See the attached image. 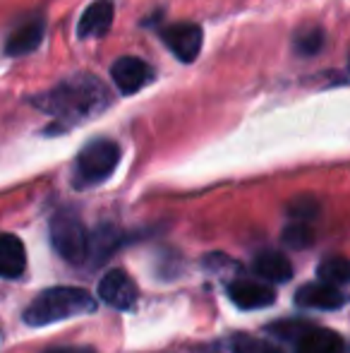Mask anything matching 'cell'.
I'll list each match as a JSON object with an SVG mask.
<instances>
[{"mask_svg":"<svg viewBox=\"0 0 350 353\" xmlns=\"http://www.w3.org/2000/svg\"><path fill=\"white\" fill-rule=\"evenodd\" d=\"M154 77H156L154 68L146 65L142 58H135V56H122L111 65V79L116 82V87L120 89V94H125V97L144 89L146 84L154 82Z\"/></svg>","mask_w":350,"mask_h":353,"instance_id":"obj_6","label":"cell"},{"mask_svg":"<svg viewBox=\"0 0 350 353\" xmlns=\"http://www.w3.org/2000/svg\"><path fill=\"white\" fill-rule=\"evenodd\" d=\"M233 349H235V353H283L281 349H276L274 344H269V341L254 339V336H248V334L235 336Z\"/></svg>","mask_w":350,"mask_h":353,"instance_id":"obj_17","label":"cell"},{"mask_svg":"<svg viewBox=\"0 0 350 353\" xmlns=\"http://www.w3.org/2000/svg\"><path fill=\"white\" fill-rule=\"evenodd\" d=\"M252 267H254V272L266 281L285 283V281L293 279V265H290L288 257L281 255V252H274V250L259 252V255L254 257Z\"/></svg>","mask_w":350,"mask_h":353,"instance_id":"obj_14","label":"cell"},{"mask_svg":"<svg viewBox=\"0 0 350 353\" xmlns=\"http://www.w3.org/2000/svg\"><path fill=\"white\" fill-rule=\"evenodd\" d=\"M51 243L67 262H82L89 255V233L75 212H58L51 219Z\"/></svg>","mask_w":350,"mask_h":353,"instance_id":"obj_4","label":"cell"},{"mask_svg":"<svg viewBox=\"0 0 350 353\" xmlns=\"http://www.w3.org/2000/svg\"><path fill=\"white\" fill-rule=\"evenodd\" d=\"M228 298L240 310H259L276 301V291L259 281H233L228 286Z\"/></svg>","mask_w":350,"mask_h":353,"instance_id":"obj_9","label":"cell"},{"mask_svg":"<svg viewBox=\"0 0 350 353\" xmlns=\"http://www.w3.org/2000/svg\"><path fill=\"white\" fill-rule=\"evenodd\" d=\"M283 243L295 250H303L312 243V231H309L307 223H290L283 231Z\"/></svg>","mask_w":350,"mask_h":353,"instance_id":"obj_18","label":"cell"},{"mask_svg":"<svg viewBox=\"0 0 350 353\" xmlns=\"http://www.w3.org/2000/svg\"><path fill=\"white\" fill-rule=\"evenodd\" d=\"M43 353H96L89 346H58V349H51V351H43Z\"/></svg>","mask_w":350,"mask_h":353,"instance_id":"obj_20","label":"cell"},{"mask_svg":"<svg viewBox=\"0 0 350 353\" xmlns=\"http://www.w3.org/2000/svg\"><path fill=\"white\" fill-rule=\"evenodd\" d=\"M98 303L85 291L72 286H56L39 293L24 310V322L32 327L53 325V322L70 320L77 315H89L96 310Z\"/></svg>","mask_w":350,"mask_h":353,"instance_id":"obj_2","label":"cell"},{"mask_svg":"<svg viewBox=\"0 0 350 353\" xmlns=\"http://www.w3.org/2000/svg\"><path fill=\"white\" fill-rule=\"evenodd\" d=\"M113 24V3L111 0H94L82 12L77 24V37L80 39H96L111 29Z\"/></svg>","mask_w":350,"mask_h":353,"instance_id":"obj_11","label":"cell"},{"mask_svg":"<svg viewBox=\"0 0 350 353\" xmlns=\"http://www.w3.org/2000/svg\"><path fill=\"white\" fill-rule=\"evenodd\" d=\"M161 39L168 46L180 63H192L201 51V41H204V32L199 24L195 22H180L171 24V27L161 29Z\"/></svg>","mask_w":350,"mask_h":353,"instance_id":"obj_5","label":"cell"},{"mask_svg":"<svg viewBox=\"0 0 350 353\" xmlns=\"http://www.w3.org/2000/svg\"><path fill=\"white\" fill-rule=\"evenodd\" d=\"M346 344H343L341 334L331 330H312L305 327L298 334V353H343Z\"/></svg>","mask_w":350,"mask_h":353,"instance_id":"obj_12","label":"cell"},{"mask_svg":"<svg viewBox=\"0 0 350 353\" xmlns=\"http://www.w3.org/2000/svg\"><path fill=\"white\" fill-rule=\"evenodd\" d=\"M324 41H327V34L319 27H307L295 37V51L300 56H317L324 48Z\"/></svg>","mask_w":350,"mask_h":353,"instance_id":"obj_16","label":"cell"},{"mask_svg":"<svg viewBox=\"0 0 350 353\" xmlns=\"http://www.w3.org/2000/svg\"><path fill=\"white\" fill-rule=\"evenodd\" d=\"M120 161V147L113 140H91L75 161V185H98L116 171Z\"/></svg>","mask_w":350,"mask_h":353,"instance_id":"obj_3","label":"cell"},{"mask_svg":"<svg viewBox=\"0 0 350 353\" xmlns=\"http://www.w3.org/2000/svg\"><path fill=\"white\" fill-rule=\"evenodd\" d=\"M108 99H111L108 89L94 74H77V77L63 79L51 92L34 97L32 103L56 118L77 123L103 111L108 106Z\"/></svg>","mask_w":350,"mask_h":353,"instance_id":"obj_1","label":"cell"},{"mask_svg":"<svg viewBox=\"0 0 350 353\" xmlns=\"http://www.w3.org/2000/svg\"><path fill=\"white\" fill-rule=\"evenodd\" d=\"M24 267H27L24 243L17 236H12V233L0 236V276L17 279V276H22Z\"/></svg>","mask_w":350,"mask_h":353,"instance_id":"obj_13","label":"cell"},{"mask_svg":"<svg viewBox=\"0 0 350 353\" xmlns=\"http://www.w3.org/2000/svg\"><path fill=\"white\" fill-rule=\"evenodd\" d=\"M43 34H46V22L41 17L34 19H24L22 24L10 32V37L5 39V53L10 58H19L27 56V53L36 51L43 41Z\"/></svg>","mask_w":350,"mask_h":353,"instance_id":"obj_8","label":"cell"},{"mask_svg":"<svg viewBox=\"0 0 350 353\" xmlns=\"http://www.w3.org/2000/svg\"><path fill=\"white\" fill-rule=\"evenodd\" d=\"M295 301L303 307H312V310H338L343 307L346 298L331 283H305L295 293Z\"/></svg>","mask_w":350,"mask_h":353,"instance_id":"obj_10","label":"cell"},{"mask_svg":"<svg viewBox=\"0 0 350 353\" xmlns=\"http://www.w3.org/2000/svg\"><path fill=\"white\" fill-rule=\"evenodd\" d=\"M98 298L116 310H130L137 303V286L122 270H111L98 281Z\"/></svg>","mask_w":350,"mask_h":353,"instance_id":"obj_7","label":"cell"},{"mask_svg":"<svg viewBox=\"0 0 350 353\" xmlns=\"http://www.w3.org/2000/svg\"><path fill=\"white\" fill-rule=\"evenodd\" d=\"M288 212H290V216H295V219H312L314 214H317V202H314L312 197H300V200L290 202Z\"/></svg>","mask_w":350,"mask_h":353,"instance_id":"obj_19","label":"cell"},{"mask_svg":"<svg viewBox=\"0 0 350 353\" xmlns=\"http://www.w3.org/2000/svg\"><path fill=\"white\" fill-rule=\"evenodd\" d=\"M317 274L324 283H331V286H343L348 281V260L346 257H327V260L319 262Z\"/></svg>","mask_w":350,"mask_h":353,"instance_id":"obj_15","label":"cell"}]
</instances>
